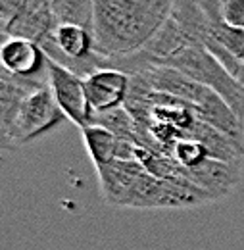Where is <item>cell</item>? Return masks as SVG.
Here are the masks:
<instances>
[{
    "instance_id": "6da1fadb",
    "label": "cell",
    "mask_w": 244,
    "mask_h": 250,
    "mask_svg": "<svg viewBox=\"0 0 244 250\" xmlns=\"http://www.w3.org/2000/svg\"><path fill=\"white\" fill-rule=\"evenodd\" d=\"M173 0H94V48L104 58L141 50L171 14Z\"/></svg>"
},
{
    "instance_id": "7a4b0ae2",
    "label": "cell",
    "mask_w": 244,
    "mask_h": 250,
    "mask_svg": "<svg viewBox=\"0 0 244 250\" xmlns=\"http://www.w3.org/2000/svg\"><path fill=\"white\" fill-rule=\"evenodd\" d=\"M167 67L179 69L186 77L194 79L196 83L212 89L217 93L229 108L244 122V85L239 83L221 63L214 58L212 52H208L206 46L196 44L183 50L175 58L163 63Z\"/></svg>"
},
{
    "instance_id": "3957f363",
    "label": "cell",
    "mask_w": 244,
    "mask_h": 250,
    "mask_svg": "<svg viewBox=\"0 0 244 250\" xmlns=\"http://www.w3.org/2000/svg\"><path fill=\"white\" fill-rule=\"evenodd\" d=\"M65 116L54 100L50 85L25 96L16 110L12 122L0 129L2 146L16 148L21 145L33 143L35 139L50 133Z\"/></svg>"
},
{
    "instance_id": "277c9868",
    "label": "cell",
    "mask_w": 244,
    "mask_h": 250,
    "mask_svg": "<svg viewBox=\"0 0 244 250\" xmlns=\"http://www.w3.org/2000/svg\"><path fill=\"white\" fill-rule=\"evenodd\" d=\"M48 85L65 120H69L71 124H75L81 129L91 125L92 112L87 102L83 77L71 73L69 69L61 67L48 58Z\"/></svg>"
},
{
    "instance_id": "5b68a950",
    "label": "cell",
    "mask_w": 244,
    "mask_h": 250,
    "mask_svg": "<svg viewBox=\"0 0 244 250\" xmlns=\"http://www.w3.org/2000/svg\"><path fill=\"white\" fill-rule=\"evenodd\" d=\"M2 69L14 77L44 81L48 83V58L41 44L20 39V37H4L0 48Z\"/></svg>"
},
{
    "instance_id": "8992f818",
    "label": "cell",
    "mask_w": 244,
    "mask_h": 250,
    "mask_svg": "<svg viewBox=\"0 0 244 250\" xmlns=\"http://www.w3.org/2000/svg\"><path fill=\"white\" fill-rule=\"evenodd\" d=\"M129 91L131 75L114 67H102L85 79V93L92 116L125 106Z\"/></svg>"
},
{
    "instance_id": "52a82bcc",
    "label": "cell",
    "mask_w": 244,
    "mask_h": 250,
    "mask_svg": "<svg viewBox=\"0 0 244 250\" xmlns=\"http://www.w3.org/2000/svg\"><path fill=\"white\" fill-rule=\"evenodd\" d=\"M183 175L190 179L194 185L206 190L214 200L227 196L233 192V188L239 185L241 181V164H231L223 160H214L208 158L200 166L192 169H184Z\"/></svg>"
},
{
    "instance_id": "ba28073f",
    "label": "cell",
    "mask_w": 244,
    "mask_h": 250,
    "mask_svg": "<svg viewBox=\"0 0 244 250\" xmlns=\"http://www.w3.org/2000/svg\"><path fill=\"white\" fill-rule=\"evenodd\" d=\"M56 18L50 0H27L20 16L4 29V37H20L41 44L50 33L56 29Z\"/></svg>"
},
{
    "instance_id": "9c48e42d",
    "label": "cell",
    "mask_w": 244,
    "mask_h": 250,
    "mask_svg": "<svg viewBox=\"0 0 244 250\" xmlns=\"http://www.w3.org/2000/svg\"><path fill=\"white\" fill-rule=\"evenodd\" d=\"M144 171L146 169L141 162H123V160H114L108 166L96 169L104 200L114 206H122L131 187Z\"/></svg>"
},
{
    "instance_id": "30bf717a",
    "label": "cell",
    "mask_w": 244,
    "mask_h": 250,
    "mask_svg": "<svg viewBox=\"0 0 244 250\" xmlns=\"http://www.w3.org/2000/svg\"><path fill=\"white\" fill-rule=\"evenodd\" d=\"M81 133H83L85 148H87L92 166L96 169H100L116 160L118 137L114 133H110L108 129H104L100 125H87L81 129Z\"/></svg>"
},
{
    "instance_id": "8fae6325",
    "label": "cell",
    "mask_w": 244,
    "mask_h": 250,
    "mask_svg": "<svg viewBox=\"0 0 244 250\" xmlns=\"http://www.w3.org/2000/svg\"><path fill=\"white\" fill-rule=\"evenodd\" d=\"M52 12L58 25H79L92 31L94 0H54Z\"/></svg>"
},
{
    "instance_id": "7c38bea8",
    "label": "cell",
    "mask_w": 244,
    "mask_h": 250,
    "mask_svg": "<svg viewBox=\"0 0 244 250\" xmlns=\"http://www.w3.org/2000/svg\"><path fill=\"white\" fill-rule=\"evenodd\" d=\"M160 185H162V179L144 171L131 187L122 206L123 208H141V210L156 208L158 196H160Z\"/></svg>"
},
{
    "instance_id": "4fadbf2b",
    "label": "cell",
    "mask_w": 244,
    "mask_h": 250,
    "mask_svg": "<svg viewBox=\"0 0 244 250\" xmlns=\"http://www.w3.org/2000/svg\"><path fill=\"white\" fill-rule=\"evenodd\" d=\"M91 125H100L108 129L110 133H114L118 139H127V141L137 143V122L133 120V116L127 112L125 106L104 112V114H94Z\"/></svg>"
},
{
    "instance_id": "5bb4252c",
    "label": "cell",
    "mask_w": 244,
    "mask_h": 250,
    "mask_svg": "<svg viewBox=\"0 0 244 250\" xmlns=\"http://www.w3.org/2000/svg\"><path fill=\"white\" fill-rule=\"evenodd\" d=\"M208 39L217 41L231 54L244 60V29L233 27L223 18H219V20H214L208 23Z\"/></svg>"
},
{
    "instance_id": "9a60e30c",
    "label": "cell",
    "mask_w": 244,
    "mask_h": 250,
    "mask_svg": "<svg viewBox=\"0 0 244 250\" xmlns=\"http://www.w3.org/2000/svg\"><path fill=\"white\" fill-rule=\"evenodd\" d=\"M171 156L175 158V162L184 167V169H192L196 166H200L202 162H206L210 154L206 150V146L194 139H188V137H183L179 139L173 148H171Z\"/></svg>"
},
{
    "instance_id": "2e32d148",
    "label": "cell",
    "mask_w": 244,
    "mask_h": 250,
    "mask_svg": "<svg viewBox=\"0 0 244 250\" xmlns=\"http://www.w3.org/2000/svg\"><path fill=\"white\" fill-rule=\"evenodd\" d=\"M223 20L233 27L244 29V0H223Z\"/></svg>"
},
{
    "instance_id": "e0dca14e",
    "label": "cell",
    "mask_w": 244,
    "mask_h": 250,
    "mask_svg": "<svg viewBox=\"0 0 244 250\" xmlns=\"http://www.w3.org/2000/svg\"><path fill=\"white\" fill-rule=\"evenodd\" d=\"M27 0H0V25L2 31L8 29V25L20 16Z\"/></svg>"
},
{
    "instance_id": "ac0fdd59",
    "label": "cell",
    "mask_w": 244,
    "mask_h": 250,
    "mask_svg": "<svg viewBox=\"0 0 244 250\" xmlns=\"http://www.w3.org/2000/svg\"><path fill=\"white\" fill-rule=\"evenodd\" d=\"M50 2H54V0H50Z\"/></svg>"
},
{
    "instance_id": "d6986e66",
    "label": "cell",
    "mask_w": 244,
    "mask_h": 250,
    "mask_svg": "<svg viewBox=\"0 0 244 250\" xmlns=\"http://www.w3.org/2000/svg\"><path fill=\"white\" fill-rule=\"evenodd\" d=\"M243 62H244V60H243Z\"/></svg>"
}]
</instances>
